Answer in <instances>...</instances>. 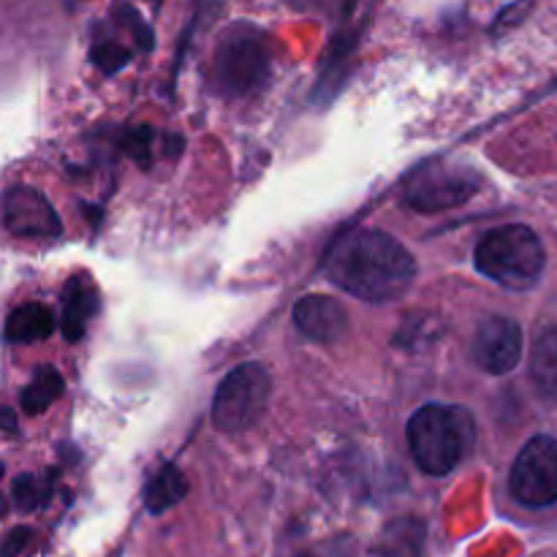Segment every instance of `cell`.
Here are the masks:
<instances>
[{"instance_id":"5b68a950","label":"cell","mask_w":557,"mask_h":557,"mask_svg":"<svg viewBox=\"0 0 557 557\" xmlns=\"http://www.w3.org/2000/svg\"><path fill=\"white\" fill-rule=\"evenodd\" d=\"M267 69L270 54L256 33H228L215 52V82L218 90L226 96H248L264 82Z\"/></svg>"},{"instance_id":"ac0fdd59","label":"cell","mask_w":557,"mask_h":557,"mask_svg":"<svg viewBox=\"0 0 557 557\" xmlns=\"http://www.w3.org/2000/svg\"><path fill=\"white\" fill-rule=\"evenodd\" d=\"M128 49H123L120 44H98V47H92V60H96L98 69L107 71V74L123 69V65L128 63Z\"/></svg>"},{"instance_id":"30bf717a","label":"cell","mask_w":557,"mask_h":557,"mask_svg":"<svg viewBox=\"0 0 557 557\" xmlns=\"http://www.w3.org/2000/svg\"><path fill=\"white\" fill-rule=\"evenodd\" d=\"M294 321L297 330L315 343H335L348 330L346 308L326 294H310L299 299L294 308Z\"/></svg>"},{"instance_id":"8fae6325","label":"cell","mask_w":557,"mask_h":557,"mask_svg":"<svg viewBox=\"0 0 557 557\" xmlns=\"http://www.w3.org/2000/svg\"><path fill=\"white\" fill-rule=\"evenodd\" d=\"M98 288L90 275H74L63 292V335L69 343L82 341L87 321L98 313Z\"/></svg>"},{"instance_id":"5bb4252c","label":"cell","mask_w":557,"mask_h":557,"mask_svg":"<svg viewBox=\"0 0 557 557\" xmlns=\"http://www.w3.org/2000/svg\"><path fill=\"white\" fill-rule=\"evenodd\" d=\"M188 493V482H185L183 471L174 466H163L150 484L145 487V506L152 515H163L166 509L177 506Z\"/></svg>"},{"instance_id":"e0dca14e","label":"cell","mask_w":557,"mask_h":557,"mask_svg":"<svg viewBox=\"0 0 557 557\" xmlns=\"http://www.w3.org/2000/svg\"><path fill=\"white\" fill-rule=\"evenodd\" d=\"M49 500V482H44V479L38 476H20L14 482V504L20 506V509L25 511H33L38 509V506H44Z\"/></svg>"},{"instance_id":"7c38bea8","label":"cell","mask_w":557,"mask_h":557,"mask_svg":"<svg viewBox=\"0 0 557 557\" xmlns=\"http://www.w3.org/2000/svg\"><path fill=\"white\" fill-rule=\"evenodd\" d=\"M54 332V315L47 305L27 302L16 308L5 321V341L9 343H36L47 341Z\"/></svg>"},{"instance_id":"ba28073f","label":"cell","mask_w":557,"mask_h":557,"mask_svg":"<svg viewBox=\"0 0 557 557\" xmlns=\"http://www.w3.org/2000/svg\"><path fill=\"white\" fill-rule=\"evenodd\" d=\"M473 359L493 375L511 373L522 359V326L506 315H490L473 337Z\"/></svg>"},{"instance_id":"52a82bcc","label":"cell","mask_w":557,"mask_h":557,"mask_svg":"<svg viewBox=\"0 0 557 557\" xmlns=\"http://www.w3.org/2000/svg\"><path fill=\"white\" fill-rule=\"evenodd\" d=\"M479 190V177L471 169L462 166H435L419 169L406 185V205L419 212L451 210V207L466 205Z\"/></svg>"},{"instance_id":"d6986e66","label":"cell","mask_w":557,"mask_h":557,"mask_svg":"<svg viewBox=\"0 0 557 557\" xmlns=\"http://www.w3.org/2000/svg\"><path fill=\"white\" fill-rule=\"evenodd\" d=\"M3 419H5V433H14V413H11V408H5Z\"/></svg>"},{"instance_id":"277c9868","label":"cell","mask_w":557,"mask_h":557,"mask_svg":"<svg viewBox=\"0 0 557 557\" xmlns=\"http://www.w3.org/2000/svg\"><path fill=\"white\" fill-rule=\"evenodd\" d=\"M272 395L270 370L250 362L223 379L212 400V422L223 433H245L267 411Z\"/></svg>"},{"instance_id":"ffe728a7","label":"cell","mask_w":557,"mask_h":557,"mask_svg":"<svg viewBox=\"0 0 557 557\" xmlns=\"http://www.w3.org/2000/svg\"><path fill=\"white\" fill-rule=\"evenodd\" d=\"M337 3H341L343 9H351V3H354V0H337Z\"/></svg>"},{"instance_id":"2e32d148","label":"cell","mask_w":557,"mask_h":557,"mask_svg":"<svg viewBox=\"0 0 557 557\" xmlns=\"http://www.w3.org/2000/svg\"><path fill=\"white\" fill-rule=\"evenodd\" d=\"M424 528L417 520H400L386 528L384 553L389 557H419Z\"/></svg>"},{"instance_id":"6da1fadb","label":"cell","mask_w":557,"mask_h":557,"mask_svg":"<svg viewBox=\"0 0 557 557\" xmlns=\"http://www.w3.org/2000/svg\"><path fill=\"white\" fill-rule=\"evenodd\" d=\"M326 275L343 292L381 305L400 299L413 286L417 261L392 234L354 228L330 248Z\"/></svg>"},{"instance_id":"8992f818","label":"cell","mask_w":557,"mask_h":557,"mask_svg":"<svg viewBox=\"0 0 557 557\" xmlns=\"http://www.w3.org/2000/svg\"><path fill=\"white\" fill-rule=\"evenodd\" d=\"M509 490L522 506L544 509L557 500V441L536 435L517 455Z\"/></svg>"},{"instance_id":"9c48e42d","label":"cell","mask_w":557,"mask_h":557,"mask_svg":"<svg viewBox=\"0 0 557 557\" xmlns=\"http://www.w3.org/2000/svg\"><path fill=\"white\" fill-rule=\"evenodd\" d=\"M5 228L16 237H58L60 218L36 188H11L3 196Z\"/></svg>"},{"instance_id":"3957f363","label":"cell","mask_w":557,"mask_h":557,"mask_svg":"<svg viewBox=\"0 0 557 557\" xmlns=\"http://www.w3.org/2000/svg\"><path fill=\"white\" fill-rule=\"evenodd\" d=\"M547 256L533 228L511 223L493 228L476 245V270L506 288H531L542 277Z\"/></svg>"},{"instance_id":"7a4b0ae2","label":"cell","mask_w":557,"mask_h":557,"mask_svg":"<svg viewBox=\"0 0 557 557\" xmlns=\"http://www.w3.org/2000/svg\"><path fill=\"white\" fill-rule=\"evenodd\" d=\"M476 441V424L466 408L424 406L408 422V446L430 476H446L455 471Z\"/></svg>"},{"instance_id":"4fadbf2b","label":"cell","mask_w":557,"mask_h":557,"mask_svg":"<svg viewBox=\"0 0 557 557\" xmlns=\"http://www.w3.org/2000/svg\"><path fill=\"white\" fill-rule=\"evenodd\" d=\"M531 379L549 400H557V332H539L531 351Z\"/></svg>"},{"instance_id":"9a60e30c","label":"cell","mask_w":557,"mask_h":557,"mask_svg":"<svg viewBox=\"0 0 557 557\" xmlns=\"http://www.w3.org/2000/svg\"><path fill=\"white\" fill-rule=\"evenodd\" d=\"M63 375L54 368H41L36 375H33L30 384L20 392V406L22 411L36 417V413L47 411L60 395H63Z\"/></svg>"}]
</instances>
